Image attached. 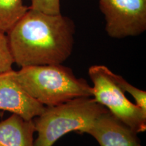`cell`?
Listing matches in <instances>:
<instances>
[{
  "instance_id": "obj_7",
  "label": "cell",
  "mask_w": 146,
  "mask_h": 146,
  "mask_svg": "<svg viewBox=\"0 0 146 146\" xmlns=\"http://www.w3.org/2000/svg\"><path fill=\"white\" fill-rule=\"evenodd\" d=\"M83 133L90 135L100 146H141L137 133L111 114H102Z\"/></svg>"
},
{
  "instance_id": "obj_11",
  "label": "cell",
  "mask_w": 146,
  "mask_h": 146,
  "mask_svg": "<svg viewBox=\"0 0 146 146\" xmlns=\"http://www.w3.org/2000/svg\"><path fill=\"white\" fill-rule=\"evenodd\" d=\"M14 63L7 35L0 31V73L12 70Z\"/></svg>"
},
{
  "instance_id": "obj_1",
  "label": "cell",
  "mask_w": 146,
  "mask_h": 146,
  "mask_svg": "<svg viewBox=\"0 0 146 146\" xmlns=\"http://www.w3.org/2000/svg\"><path fill=\"white\" fill-rule=\"evenodd\" d=\"M74 32V23L61 13L29 8L7 37L14 63L22 68L64 62L72 52Z\"/></svg>"
},
{
  "instance_id": "obj_6",
  "label": "cell",
  "mask_w": 146,
  "mask_h": 146,
  "mask_svg": "<svg viewBox=\"0 0 146 146\" xmlns=\"http://www.w3.org/2000/svg\"><path fill=\"white\" fill-rule=\"evenodd\" d=\"M45 106L32 98L22 88L13 69L0 73V110L33 120L43 112Z\"/></svg>"
},
{
  "instance_id": "obj_9",
  "label": "cell",
  "mask_w": 146,
  "mask_h": 146,
  "mask_svg": "<svg viewBox=\"0 0 146 146\" xmlns=\"http://www.w3.org/2000/svg\"><path fill=\"white\" fill-rule=\"evenodd\" d=\"M29 9L23 0H0V31L7 33Z\"/></svg>"
},
{
  "instance_id": "obj_5",
  "label": "cell",
  "mask_w": 146,
  "mask_h": 146,
  "mask_svg": "<svg viewBox=\"0 0 146 146\" xmlns=\"http://www.w3.org/2000/svg\"><path fill=\"white\" fill-rule=\"evenodd\" d=\"M110 37L139 35L146 30V0H100Z\"/></svg>"
},
{
  "instance_id": "obj_4",
  "label": "cell",
  "mask_w": 146,
  "mask_h": 146,
  "mask_svg": "<svg viewBox=\"0 0 146 146\" xmlns=\"http://www.w3.org/2000/svg\"><path fill=\"white\" fill-rule=\"evenodd\" d=\"M88 74L93 83L94 100L136 133L145 131L146 112L126 98L113 79L112 71L106 66L94 65Z\"/></svg>"
},
{
  "instance_id": "obj_3",
  "label": "cell",
  "mask_w": 146,
  "mask_h": 146,
  "mask_svg": "<svg viewBox=\"0 0 146 146\" xmlns=\"http://www.w3.org/2000/svg\"><path fill=\"white\" fill-rule=\"evenodd\" d=\"M108 110L91 97H81L61 104L45 106L33 119L37 137L35 146H53L67 133H83Z\"/></svg>"
},
{
  "instance_id": "obj_8",
  "label": "cell",
  "mask_w": 146,
  "mask_h": 146,
  "mask_svg": "<svg viewBox=\"0 0 146 146\" xmlns=\"http://www.w3.org/2000/svg\"><path fill=\"white\" fill-rule=\"evenodd\" d=\"M35 133L33 120H27L12 114L0 121V144L3 146H35Z\"/></svg>"
},
{
  "instance_id": "obj_10",
  "label": "cell",
  "mask_w": 146,
  "mask_h": 146,
  "mask_svg": "<svg viewBox=\"0 0 146 146\" xmlns=\"http://www.w3.org/2000/svg\"><path fill=\"white\" fill-rule=\"evenodd\" d=\"M112 76L117 85L122 89L124 92H128L131 94L135 100L137 106L141 108L143 112H146V92L145 91L137 88L128 83L121 76L118 75L112 72Z\"/></svg>"
},
{
  "instance_id": "obj_2",
  "label": "cell",
  "mask_w": 146,
  "mask_h": 146,
  "mask_svg": "<svg viewBox=\"0 0 146 146\" xmlns=\"http://www.w3.org/2000/svg\"><path fill=\"white\" fill-rule=\"evenodd\" d=\"M16 81L29 96L44 106L61 104L81 97H93L94 89L61 64L30 66L16 71Z\"/></svg>"
},
{
  "instance_id": "obj_12",
  "label": "cell",
  "mask_w": 146,
  "mask_h": 146,
  "mask_svg": "<svg viewBox=\"0 0 146 146\" xmlns=\"http://www.w3.org/2000/svg\"><path fill=\"white\" fill-rule=\"evenodd\" d=\"M31 9L50 14L60 13V0H31Z\"/></svg>"
},
{
  "instance_id": "obj_13",
  "label": "cell",
  "mask_w": 146,
  "mask_h": 146,
  "mask_svg": "<svg viewBox=\"0 0 146 146\" xmlns=\"http://www.w3.org/2000/svg\"><path fill=\"white\" fill-rule=\"evenodd\" d=\"M0 146H3L2 145H1V144H0Z\"/></svg>"
}]
</instances>
